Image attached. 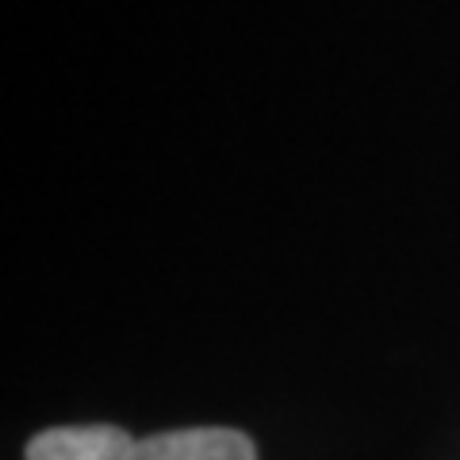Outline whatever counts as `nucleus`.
<instances>
[{
    "label": "nucleus",
    "mask_w": 460,
    "mask_h": 460,
    "mask_svg": "<svg viewBox=\"0 0 460 460\" xmlns=\"http://www.w3.org/2000/svg\"><path fill=\"white\" fill-rule=\"evenodd\" d=\"M135 460H257V449L246 434L226 426L169 429L135 445Z\"/></svg>",
    "instance_id": "1"
},
{
    "label": "nucleus",
    "mask_w": 460,
    "mask_h": 460,
    "mask_svg": "<svg viewBox=\"0 0 460 460\" xmlns=\"http://www.w3.org/2000/svg\"><path fill=\"white\" fill-rule=\"evenodd\" d=\"M135 445L119 426H58L31 438L27 460H135Z\"/></svg>",
    "instance_id": "2"
}]
</instances>
